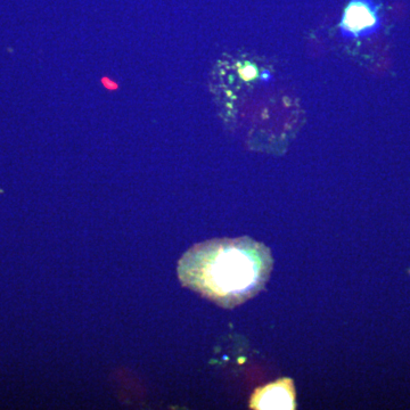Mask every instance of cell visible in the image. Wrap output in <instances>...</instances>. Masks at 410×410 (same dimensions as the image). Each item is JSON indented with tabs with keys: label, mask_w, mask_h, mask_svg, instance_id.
<instances>
[{
	"label": "cell",
	"mask_w": 410,
	"mask_h": 410,
	"mask_svg": "<svg viewBox=\"0 0 410 410\" xmlns=\"http://www.w3.org/2000/svg\"><path fill=\"white\" fill-rule=\"evenodd\" d=\"M272 267L268 247L243 236L195 244L181 256L177 272L184 287L232 309L265 287Z\"/></svg>",
	"instance_id": "cell-1"
},
{
	"label": "cell",
	"mask_w": 410,
	"mask_h": 410,
	"mask_svg": "<svg viewBox=\"0 0 410 410\" xmlns=\"http://www.w3.org/2000/svg\"><path fill=\"white\" fill-rule=\"evenodd\" d=\"M381 7L374 0H350L338 24L343 40L366 39L382 28Z\"/></svg>",
	"instance_id": "cell-2"
},
{
	"label": "cell",
	"mask_w": 410,
	"mask_h": 410,
	"mask_svg": "<svg viewBox=\"0 0 410 410\" xmlns=\"http://www.w3.org/2000/svg\"><path fill=\"white\" fill-rule=\"evenodd\" d=\"M250 408L255 410L295 409L296 393L293 379L289 377L279 378L256 388L251 396Z\"/></svg>",
	"instance_id": "cell-3"
},
{
	"label": "cell",
	"mask_w": 410,
	"mask_h": 410,
	"mask_svg": "<svg viewBox=\"0 0 410 410\" xmlns=\"http://www.w3.org/2000/svg\"><path fill=\"white\" fill-rule=\"evenodd\" d=\"M239 74L246 81H250L252 79H254L255 76L258 75V72H256V67L252 64H247V65H244L241 68L239 71Z\"/></svg>",
	"instance_id": "cell-4"
},
{
	"label": "cell",
	"mask_w": 410,
	"mask_h": 410,
	"mask_svg": "<svg viewBox=\"0 0 410 410\" xmlns=\"http://www.w3.org/2000/svg\"><path fill=\"white\" fill-rule=\"evenodd\" d=\"M259 76H260V80L262 81V82H264V83H269V82L272 81V74H271V72L268 71V70L263 71Z\"/></svg>",
	"instance_id": "cell-5"
}]
</instances>
